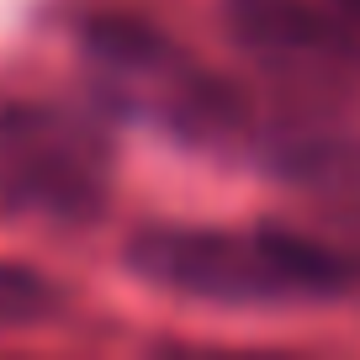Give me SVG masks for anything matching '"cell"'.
I'll return each instance as SVG.
<instances>
[{
  "mask_svg": "<svg viewBox=\"0 0 360 360\" xmlns=\"http://www.w3.org/2000/svg\"><path fill=\"white\" fill-rule=\"evenodd\" d=\"M138 281L202 302H313L360 286V265L302 228H148L127 244Z\"/></svg>",
  "mask_w": 360,
  "mask_h": 360,
  "instance_id": "cell-1",
  "label": "cell"
},
{
  "mask_svg": "<svg viewBox=\"0 0 360 360\" xmlns=\"http://www.w3.org/2000/svg\"><path fill=\"white\" fill-rule=\"evenodd\" d=\"M85 69L106 101L191 143H233L244 133V101L207 75L186 48L138 22H96L85 32Z\"/></svg>",
  "mask_w": 360,
  "mask_h": 360,
  "instance_id": "cell-2",
  "label": "cell"
},
{
  "mask_svg": "<svg viewBox=\"0 0 360 360\" xmlns=\"http://www.w3.org/2000/svg\"><path fill=\"white\" fill-rule=\"evenodd\" d=\"M112 196V143L90 117L0 101V207L37 223H90Z\"/></svg>",
  "mask_w": 360,
  "mask_h": 360,
  "instance_id": "cell-3",
  "label": "cell"
},
{
  "mask_svg": "<svg viewBox=\"0 0 360 360\" xmlns=\"http://www.w3.org/2000/svg\"><path fill=\"white\" fill-rule=\"evenodd\" d=\"M223 27L244 53L292 75H339L360 43L334 11H313L307 0H223Z\"/></svg>",
  "mask_w": 360,
  "mask_h": 360,
  "instance_id": "cell-4",
  "label": "cell"
},
{
  "mask_svg": "<svg viewBox=\"0 0 360 360\" xmlns=\"http://www.w3.org/2000/svg\"><path fill=\"white\" fill-rule=\"evenodd\" d=\"M292 169L323 186H360V138H328V143H297Z\"/></svg>",
  "mask_w": 360,
  "mask_h": 360,
  "instance_id": "cell-5",
  "label": "cell"
},
{
  "mask_svg": "<svg viewBox=\"0 0 360 360\" xmlns=\"http://www.w3.org/2000/svg\"><path fill=\"white\" fill-rule=\"evenodd\" d=\"M53 292L37 281L27 265H6L0 259V328L6 323H32L37 313H48Z\"/></svg>",
  "mask_w": 360,
  "mask_h": 360,
  "instance_id": "cell-6",
  "label": "cell"
},
{
  "mask_svg": "<svg viewBox=\"0 0 360 360\" xmlns=\"http://www.w3.org/2000/svg\"><path fill=\"white\" fill-rule=\"evenodd\" d=\"M328 6H334V16H339V22H345L349 32L360 37V0H328Z\"/></svg>",
  "mask_w": 360,
  "mask_h": 360,
  "instance_id": "cell-7",
  "label": "cell"
}]
</instances>
